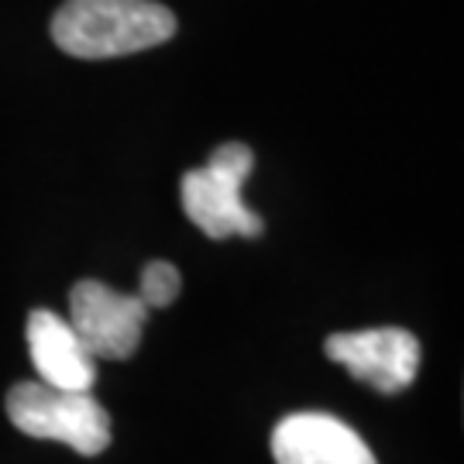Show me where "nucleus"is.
Segmentation results:
<instances>
[{
	"instance_id": "nucleus-5",
	"label": "nucleus",
	"mask_w": 464,
	"mask_h": 464,
	"mask_svg": "<svg viewBox=\"0 0 464 464\" xmlns=\"http://www.w3.org/2000/svg\"><path fill=\"white\" fill-rule=\"evenodd\" d=\"M327 358L341 365L351 379L365 382L385 396L410 389L420 372V341L402 327H372V331L331 334Z\"/></svg>"
},
{
	"instance_id": "nucleus-6",
	"label": "nucleus",
	"mask_w": 464,
	"mask_h": 464,
	"mask_svg": "<svg viewBox=\"0 0 464 464\" xmlns=\"http://www.w3.org/2000/svg\"><path fill=\"white\" fill-rule=\"evenodd\" d=\"M272 458L276 464H379L362 433L331 413H293L279 420L272 430Z\"/></svg>"
},
{
	"instance_id": "nucleus-3",
	"label": "nucleus",
	"mask_w": 464,
	"mask_h": 464,
	"mask_svg": "<svg viewBox=\"0 0 464 464\" xmlns=\"http://www.w3.org/2000/svg\"><path fill=\"white\" fill-rule=\"evenodd\" d=\"M7 416L21 433L63 440L83 458H97L111 444V416L93 392L52 389L45 382H17L7 392Z\"/></svg>"
},
{
	"instance_id": "nucleus-1",
	"label": "nucleus",
	"mask_w": 464,
	"mask_h": 464,
	"mask_svg": "<svg viewBox=\"0 0 464 464\" xmlns=\"http://www.w3.org/2000/svg\"><path fill=\"white\" fill-rule=\"evenodd\" d=\"M176 28L159 0H66L52 17V42L72 59H117L166 45Z\"/></svg>"
},
{
	"instance_id": "nucleus-2",
	"label": "nucleus",
	"mask_w": 464,
	"mask_h": 464,
	"mask_svg": "<svg viewBox=\"0 0 464 464\" xmlns=\"http://www.w3.org/2000/svg\"><path fill=\"white\" fill-rule=\"evenodd\" d=\"M255 169V151L245 141H224L210 155L203 169H189L179 183L186 217L199 231L214 241H224L231 234L241 237H258L262 234V217L251 214L241 199V186Z\"/></svg>"
},
{
	"instance_id": "nucleus-4",
	"label": "nucleus",
	"mask_w": 464,
	"mask_h": 464,
	"mask_svg": "<svg viewBox=\"0 0 464 464\" xmlns=\"http://www.w3.org/2000/svg\"><path fill=\"white\" fill-rule=\"evenodd\" d=\"M149 306L134 293H117L97 279H83L69 293V327L93 358L124 362L141 344Z\"/></svg>"
},
{
	"instance_id": "nucleus-7",
	"label": "nucleus",
	"mask_w": 464,
	"mask_h": 464,
	"mask_svg": "<svg viewBox=\"0 0 464 464\" xmlns=\"http://www.w3.org/2000/svg\"><path fill=\"white\" fill-rule=\"evenodd\" d=\"M28 351L38 368V382L69 392H90L97 385V358L80 344L66 316L52 310H32L28 316Z\"/></svg>"
},
{
	"instance_id": "nucleus-8",
	"label": "nucleus",
	"mask_w": 464,
	"mask_h": 464,
	"mask_svg": "<svg viewBox=\"0 0 464 464\" xmlns=\"http://www.w3.org/2000/svg\"><path fill=\"white\" fill-rule=\"evenodd\" d=\"M183 289V276L172 262H149L141 268V282H138V293L134 296L141 299L149 310H162L169 303H176Z\"/></svg>"
}]
</instances>
